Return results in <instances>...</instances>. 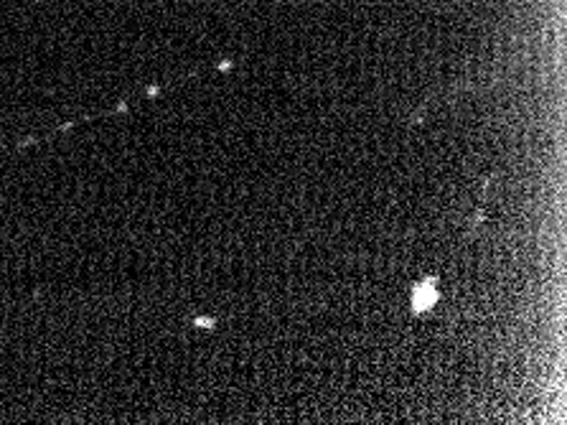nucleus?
<instances>
[{
	"mask_svg": "<svg viewBox=\"0 0 567 425\" xmlns=\"http://www.w3.org/2000/svg\"><path fill=\"white\" fill-rule=\"evenodd\" d=\"M435 300H438V290H435V281H425L423 285H417L414 288V298H412V308L420 313V311H425V308L435 306Z\"/></svg>",
	"mask_w": 567,
	"mask_h": 425,
	"instance_id": "obj_1",
	"label": "nucleus"
}]
</instances>
